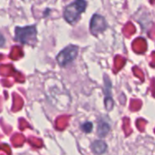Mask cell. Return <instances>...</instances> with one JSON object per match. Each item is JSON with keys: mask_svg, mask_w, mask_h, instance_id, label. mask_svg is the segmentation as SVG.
I'll return each instance as SVG.
<instances>
[{"mask_svg": "<svg viewBox=\"0 0 155 155\" xmlns=\"http://www.w3.org/2000/svg\"><path fill=\"white\" fill-rule=\"evenodd\" d=\"M86 7V2L84 0H75L71 5H67L64 10V18L68 23H74L84 11Z\"/></svg>", "mask_w": 155, "mask_h": 155, "instance_id": "1", "label": "cell"}, {"mask_svg": "<svg viewBox=\"0 0 155 155\" xmlns=\"http://www.w3.org/2000/svg\"><path fill=\"white\" fill-rule=\"evenodd\" d=\"M15 41L24 45H35L36 41V30L35 26L16 27L15 28Z\"/></svg>", "mask_w": 155, "mask_h": 155, "instance_id": "2", "label": "cell"}, {"mask_svg": "<svg viewBox=\"0 0 155 155\" xmlns=\"http://www.w3.org/2000/svg\"><path fill=\"white\" fill-rule=\"evenodd\" d=\"M78 53V47L75 45H69L64 50H62L58 56H57V62L61 66H64L71 63L77 55Z\"/></svg>", "mask_w": 155, "mask_h": 155, "instance_id": "3", "label": "cell"}, {"mask_svg": "<svg viewBox=\"0 0 155 155\" xmlns=\"http://www.w3.org/2000/svg\"><path fill=\"white\" fill-rule=\"evenodd\" d=\"M106 28V22L102 15H94L91 20L90 30L93 35H98Z\"/></svg>", "mask_w": 155, "mask_h": 155, "instance_id": "4", "label": "cell"}, {"mask_svg": "<svg viewBox=\"0 0 155 155\" xmlns=\"http://www.w3.org/2000/svg\"><path fill=\"white\" fill-rule=\"evenodd\" d=\"M132 48L133 51L136 54H143L147 50V43L144 38L138 37L133 42Z\"/></svg>", "mask_w": 155, "mask_h": 155, "instance_id": "5", "label": "cell"}, {"mask_svg": "<svg viewBox=\"0 0 155 155\" xmlns=\"http://www.w3.org/2000/svg\"><path fill=\"white\" fill-rule=\"evenodd\" d=\"M107 149V145L103 141H95L92 144V150L96 154H102L104 153Z\"/></svg>", "mask_w": 155, "mask_h": 155, "instance_id": "6", "label": "cell"}, {"mask_svg": "<svg viewBox=\"0 0 155 155\" xmlns=\"http://www.w3.org/2000/svg\"><path fill=\"white\" fill-rule=\"evenodd\" d=\"M126 60L124 57H123L122 55H116L114 58V73H118L125 64Z\"/></svg>", "mask_w": 155, "mask_h": 155, "instance_id": "7", "label": "cell"}, {"mask_svg": "<svg viewBox=\"0 0 155 155\" xmlns=\"http://www.w3.org/2000/svg\"><path fill=\"white\" fill-rule=\"evenodd\" d=\"M135 32H136V28L132 22H128L123 28V34L124 35V36H126L128 38L131 37Z\"/></svg>", "mask_w": 155, "mask_h": 155, "instance_id": "8", "label": "cell"}, {"mask_svg": "<svg viewBox=\"0 0 155 155\" xmlns=\"http://www.w3.org/2000/svg\"><path fill=\"white\" fill-rule=\"evenodd\" d=\"M110 131V126L108 124L104 123V122H100L98 124V129H97V133L98 135L100 137H104Z\"/></svg>", "mask_w": 155, "mask_h": 155, "instance_id": "9", "label": "cell"}, {"mask_svg": "<svg viewBox=\"0 0 155 155\" xmlns=\"http://www.w3.org/2000/svg\"><path fill=\"white\" fill-rule=\"evenodd\" d=\"M142 101L139 99H132L130 103V109L133 112H137L142 108Z\"/></svg>", "mask_w": 155, "mask_h": 155, "instance_id": "10", "label": "cell"}, {"mask_svg": "<svg viewBox=\"0 0 155 155\" xmlns=\"http://www.w3.org/2000/svg\"><path fill=\"white\" fill-rule=\"evenodd\" d=\"M123 129H124L126 136L130 135L133 132V130L131 128V124H130V119L128 117H124L123 120Z\"/></svg>", "mask_w": 155, "mask_h": 155, "instance_id": "11", "label": "cell"}, {"mask_svg": "<svg viewBox=\"0 0 155 155\" xmlns=\"http://www.w3.org/2000/svg\"><path fill=\"white\" fill-rule=\"evenodd\" d=\"M111 88H112V84H111V81L108 78L107 75L104 76V94L106 97H111Z\"/></svg>", "mask_w": 155, "mask_h": 155, "instance_id": "12", "label": "cell"}, {"mask_svg": "<svg viewBox=\"0 0 155 155\" xmlns=\"http://www.w3.org/2000/svg\"><path fill=\"white\" fill-rule=\"evenodd\" d=\"M68 116H62L60 117L58 120H57V128L59 129H64L65 127V125L67 124V122H68Z\"/></svg>", "mask_w": 155, "mask_h": 155, "instance_id": "13", "label": "cell"}, {"mask_svg": "<svg viewBox=\"0 0 155 155\" xmlns=\"http://www.w3.org/2000/svg\"><path fill=\"white\" fill-rule=\"evenodd\" d=\"M24 141H25L24 136L20 135V134H15L14 137H12V143H13L14 145H16V146L23 144Z\"/></svg>", "mask_w": 155, "mask_h": 155, "instance_id": "14", "label": "cell"}, {"mask_svg": "<svg viewBox=\"0 0 155 155\" xmlns=\"http://www.w3.org/2000/svg\"><path fill=\"white\" fill-rule=\"evenodd\" d=\"M133 72H134V75H135L136 77H138L142 82L144 81V74H143V72L138 66H134V67L133 68Z\"/></svg>", "mask_w": 155, "mask_h": 155, "instance_id": "15", "label": "cell"}, {"mask_svg": "<svg viewBox=\"0 0 155 155\" xmlns=\"http://www.w3.org/2000/svg\"><path fill=\"white\" fill-rule=\"evenodd\" d=\"M146 124H147V122L144 119H143V118H140V119H138L136 121V126H137V128H138V130L140 132H143L144 131Z\"/></svg>", "mask_w": 155, "mask_h": 155, "instance_id": "16", "label": "cell"}, {"mask_svg": "<svg viewBox=\"0 0 155 155\" xmlns=\"http://www.w3.org/2000/svg\"><path fill=\"white\" fill-rule=\"evenodd\" d=\"M105 107L107 109V111H111L114 107V101L111 97H106L105 98Z\"/></svg>", "mask_w": 155, "mask_h": 155, "instance_id": "17", "label": "cell"}, {"mask_svg": "<svg viewBox=\"0 0 155 155\" xmlns=\"http://www.w3.org/2000/svg\"><path fill=\"white\" fill-rule=\"evenodd\" d=\"M82 129H83L85 133H90V132L93 130V124H92V123L87 122V123H85V124H83Z\"/></svg>", "mask_w": 155, "mask_h": 155, "instance_id": "18", "label": "cell"}, {"mask_svg": "<svg viewBox=\"0 0 155 155\" xmlns=\"http://www.w3.org/2000/svg\"><path fill=\"white\" fill-rule=\"evenodd\" d=\"M14 97H15L14 98V104H15V105H18V108L20 109L23 106V100L20 99L19 96L15 94H14Z\"/></svg>", "mask_w": 155, "mask_h": 155, "instance_id": "19", "label": "cell"}, {"mask_svg": "<svg viewBox=\"0 0 155 155\" xmlns=\"http://www.w3.org/2000/svg\"><path fill=\"white\" fill-rule=\"evenodd\" d=\"M148 35H149V37H150L151 39L155 40V25H153V26H152V28H151V30L149 31Z\"/></svg>", "mask_w": 155, "mask_h": 155, "instance_id": "20", "label": "cell"}, {"mask_svg": "<svg viewBox=\"0 0 155 155\" xmlns=\"http://www.w3.org/2000/svg\"><path fill=\"white\" fill-rule=\"evenodd\" d=\"M151 59H152V61H151V66L152 67H155V52H153L152 53V54H151Z\"/></svg>", "mask_w": 155, "mask_h": 155, "instance_id": "21", "label": "cell"}, {"mask_svg": "<svg viewBox=\"0 0 155 155\" xmlns=\"http://www.w3.org/2000/svg\"><path fill=\"white\" fill-rule=\"evenodd\" d=\"M154 79H152V84H151V91H152V94H153V96L155 97V83Z\"/></svg>", "mask_w": 155, "mask_h": 155, "instance_id": "22", "label": "cell"}, {"mask_svg": "<svg viewBox=\"0 0 155 155\" xmlns=\"http://www.w3.org/2000/svg\"><path fill=\"white\" fill-rule=\"evenodd\" d=\"M5 45V38L2 35V34H0V46H3Z\"/></svg>", "mask_w": 155, "mask_h": 155, "instance_id": "23", "label": "cell"}, {"mask_svg": "<svg viewBox=\"0 0 155 155\" xmlns=\"http://www.w3.org/2000/svg\"><path fill=\"white\" fill-rule=\"evenodd\" d=\"M151 3H152L153 5H154V4H155V0H151Z\"/></svg>", "mask_w": 155, "mask_h": 155, "instance_id": "24", "label": "cell"}]
</instances>
